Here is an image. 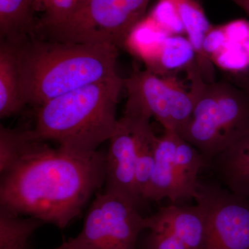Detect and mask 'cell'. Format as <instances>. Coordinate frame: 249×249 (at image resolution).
Here are the masks:
<instances>
[{"label": "cell", "mask_w": 249, "mask_h": 249, "mask_svg": "<svg viewBox=\"0 0 249 249\" xmlns=\"http://www.w3.org/2000/svg\"><path fill=\"white\" fill-rule=\"evenodd\" d=\"M106 153H83L38 141L1 175L0 207L65 229L106 181Z\"/></svg>", "instance_id": "obj_1"}, {"label": "cell", "mask_w": 249, "mask_h": 249, "mask_svg": "<svg viewBox=\"0 0 249 249\" xmlns=\"http://www.w3.org/2000/svg\"><path fill=\"white\" fill-rule=\"evenodd\" d=\"M26 104L39 107L53 98L119 76V48L29 37L16 44Z\"/></svg>", "instance_id": "obj_2"}, {"label": "cell", "mask_w": 249, "mask_h": 249, "mask_svg": "<svg viewBox=\"0 0 249 249\" xmlns=\"http://www.w3.org/2000/svg\"><path fill=\"white\" fill-rule=\"evenodd\" d=\"M123 88L124 79L117 76L47 101L37 107L33 135L71 151H97L119 125L116 107Z\"/></svg>", "instance_id": "obj_3"}, {"label": "cell", "mask_w": 249, "mask_h": 249, "mask_svg": "<svg viewBox=\"0 0 249 249\" xmlns=\"http://www.w3.org/2000/svg\"><path fill=\"white\" fill-rule=\"evenodd\" d=\"M196 103L179 135L211 166L216 156L249 132V93L227 81H205L196 66L188 70Z\"/></svg>", "instance_id": "obj_4"}, {"label": "cell", "mask_w": 249, "mask_h": 249, "mask_svg": "<svg viewBox=\"0 0 249 249\" xmlns=\"http://www.w3.org/2000/svg\"><path fill=\"white\" fill-rule=\"evenodd\" d=\"M150 0H86L65 20L36 30L40 38L124 47Z\"/></svg>", "instance_id": "obj_5"}, {"label": "cell", "mask_w": 249, "mask_h": 249, "mask_svg": "<svg viewBox=\"0 0 249 249\" xmlns=\"http://www.w3.org/2000/svg\"><path fill=\"white\" fill-rule=\"evenodd\" d=\"M127 93L124 116L152 118L164 129L179 134L191 119L196 95L172 78H163L150 70L134 67L124 79Z\"/></svg>", "instance_id": "obj_6"}, {"label": "cell", "mask_w": 249, "mask_h": 249, "mask_svg": "<svg viewBox=\"0 0 249 249\" xmlns=\"http://www.w3.org/2000/svg\"><path fill=\"white\" fill-rule=\"evenodd\" d=\"M145 217L127 198L105 190L97 193L81 231L62 243L69 249H137Z\"/></svg>", "instance_id": "obj_7"}, {"label": "cell", "mask_w": 249, "mask_h": 249, "mask_svg": "<svg viewBox=\"0 0 249 249\" xmlns=\"http://www.w3.org/2000/svg\"><path fill=\"white\" fill-rule=\"evenodd\" d=\"M205 166L207 163L196 147L176 132L164 129L156 140L155 168L143 201L168 198L176 205L196 199L198 175Z\"/></svg>", "instance_id": "obj_8"}, {"label": "cell", "mask_w": 249, "mask_h": 249, "mask_svg": "<svg viewBox=\"0 0 249 249\" xmlns=\"http://www.w3.org/2000/svg\"><path fill=\"white\" fill-rule=\"evenodd\" d=\"M195 199L206 214L204 249H249V197L199 183Z\"/></svg>", "instance_id": "obj_9"}, {"label": "cell", "mask_w": 249, "mask_h": 249, "mask_svg": "<svg viewBox=\"0 0 249 249\" xmlns=\"http://www.w3.org/2000/svg\"><path fill=\"white\" fill-rule=\"evenodd\" d=\"M106 153V191L127 198L139 207L142 201L136 191L137 139L133 126L123 116L115 133L109 140Z\"/></svg>", "instance_id": "obj_10"}, {"label": "cell", "mask_w": 249, "mask_h": 249, "mask_svg": "<svg viewBox=\"0 0 249 249\" xmlns=\"http://www.w3.org/2000/svg\"><path fill=\"white\" fill-rule=\"evenodd\" d=\"M145 229L169 232L189 249H204L206 217L203 208L173 204L145 217Z\"/></svg>", "instance_id": "obj_11"}, {"label": "cell", "mask_w": 249, "mask_h": 249, "mask_svg": "<svg viewBox=\"0 0 249 249\" xmlns=\"http://www.w3.org/2000/svg\"><path fill=\"white\" fill-rule=\"evenodd\" d=\"M222 27V40L210 60L231 73H245L249 69V21L236 19Z\"/></svg>", "instance_id": "obj_12"}, {"label": "cell", "mask_w": 249, "mask_h": 249, "mask_svg": "<svg viewBox=\"0 0 249 249\" xmlns=\"http://www.w3.org/2000/svg\"><path fill=\"white\" fill-rule=\"evenodd\" d=\"M211 166L231 192L249 197V132L216 156Z\"/></svg>", "instance_id": "obj_13"}, {"label": "cell", "mask_w": 249, "mask_h": 249, "mask_svg": "<svg viewBox=\"0 0 249 249\" xmlns=\"http://www.w3.org/2000/svg\"><path fill=\"white\" fill-rule=\"evenodd\" d=\"M23 96L16 44L0 45V118L11 117L26 106Z\"/></svg>", "instance_id": "obj_14"}, {"label": "cell", "mask_w": 249, "mask_h": 249, "mask_svg": "<svg viewBox=\"0 0 249 249\" xmlns=\"http://www.w3.org/2000/svg\"><path fill=\"white\" fill-rule=\"evenodd\" d=\"M182 21L185 34L195 49L196 65L205 81L212 83L213 69L204 52V42L211 25L204 9L196 0H175Z\"/></svg>", "instance_id": "obj_15"}, {"label": "cell", "mask_w": 249, "mask_h": 249, "mask_svg": "<svg viewBox=\"0 0 249 249\" xmlns=\"http://www.w3.org/2000/svg\"><path fill=\"white\" fill-rule=\"evenodd\" d=\"M36 0H0L1 40L19 44L35 36Z\"/></svg>", "instance_id": "obj_16"}, {"label": "cell", "mask_w": 249, "mask_h": 249, "mask_svg": "<svg viewBox=\"0 0 249 249\" xmlns=\"http://www.w3.org/2000/svg\"><path fill=\"white\" fill-rule=\"evenodd\" d=\"M133 126L137 139L136 153L135 186L140 199L143 201V195L146 190L155 165L156 140L150 120L142 118L128 117Z\"/></svg>", "instance_id": "obj_17"}, {"label": "cell", "mask_w": 249, "mask_h": 249, "mask_svg": "<svg viewBox=\"0 0 249 249\" xmlns=\"http://www.w3.org/2000/svg\"><path fill=\"white\" fill-rule=\"evenodd\" d=\"M196 61V53L190 41L182 35H170L163 41L147 70L157 74L190 67Z\"/></svg>", "instance_id": "obj_18"}, {"label": "cell", "mask_w": 249, "mask_h": 249, "mask_svg": "<svg viewBox=\"0 0 249 249\" xmlns=\"http://www.w3.org/2000/svg\"><path fill=\"white\" fill-rule=\"evenodd\" d=\"M44 223L12 213L0 207V249H29L31 236Z\"/></svg>", "instance_id": "obj_19"}, {"label": "cell", "mask_w": 249, "mask_h": 249, "mask_svg": "<svg viewBox=\"0 0 249 249\" xmlns=\"http://www.w3.org/2000/svg\"><path fill=\"white\" fill-rule=\"evenodd\" d=\"M39 141L31 130L21 131L0 126V173L11 169Z\"/></svg>", "instance_id": "obj_20"}, {"label": "cell", "mask_w": 249, "mask_h": 249, "mask_svg": "<svg viewBox=\"0 0 249 249\" xmlns=\"http://www.w3.org/2000/svg\"><path fill=\"white\" fill-rule=\"evenodd\" d=\"M149 16L159 27L169 35L185 34L175 0H160Z\"/></svg>", "instance_id": "obj_21"}, {"label": "cell", "mask_w": 249, "mask_h": 249, "mask_svg": "<svg viewBox=\"0 0 249 249\" xmlns=\"http://www.w3.org/2000/svg\"><path fill=\"white\" fill-rule=\"evenodd\" d=\"M144 249H189L181 240L169 232L150 231Z\"/></svg>", "instance_id": "obj_22"}, {"label": "cell", "mask_w": 249, "mask_h": 249, "mask_svg": "<svg viewBox=\"0 0 249 249\" xmlns=\"http://www.w3.org/2000/svg\"><path fill=\"white\" fill-rule=\"evenodd\" d=\"M235 83L249 93V74L245 73L237 75L235 78Z\"/></svg>", "instance_id": "obj_23"}, {"label": "cell", "mask_w": 249, "mask_h": 249, "mask_svg": "<svg viewBox=\"0 0 249 249\" xmlns=\"http://www.w3.org/2000/svg\"><path fill=\"white\" fill-rule=\"evenodd\" d=\"M249 16V0H231Z\"/></svg>", "instance_id": "obj_24"}, {"label": "cell", "mask_w": 249, "mask_h": 249, "mask_svg": "<svg viewBox=\"0 0 249 249\" xmlns=\"http://www.w3.org/2000/svg\"><path fill=\"white\" fill-rule=\"evenodd\" d=\"M53 249H67V247H65V246L63 245H62L60 246V247H57V248Z\"/></svg>", "instance_id": "obj_25"}, {"label": "cell", "mask_w": 249, "mask_h": 249, "mask_svg": "<svg viewBox=\"0 0 249 249\" xmlns=\"http://www.w3.org/2000/svg\"><path fill=\"white\" fill-rule=\"evenodd\" d=\"M80 2H81V4H82V3L84 2V1H86V0H80Z\"/></svg>", "instance_id": "obj_26"}, {"label": "cell", "mask_w": 249, "mask_h": 249, "mask_svg": "<svg viewBox=\"0 0 249 249\" xmlns=\"http://www.w3.org/2000/svg\"><path fill=\"white\" fill-rule=\"evenodd\" d=\"M36 1H37V0H36Z\"/></svg>", "instance_id": "obj_27"}]
</instances>
